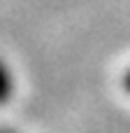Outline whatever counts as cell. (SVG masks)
<instances>
[{
  "mask_svg": "<svg viewBox=\"0 0 130 133\" xmlns=\"http://www.w3.org/2000/svg\"><path fill=\"white\" fill-rule=\"evenodd\" d=\"M9 96H12V75L0 61V105H5Z\"/></svg>",
  "mask_w": 130,
  "mask_h": 133,
  "instance_id": "obj_1",
  "label": "cell"
},
{
  "mask_svg": "<svg viewBox=\"0 0 130 133\" xmlns=\"http://www.w3.org/2000/svg\"><path fill=\"white\" fill-rule=\"evenodd\" d=\"M123 89H126V91L130 94V70L126 72V75H123Z\"/></svg>",
  "mask_w": 130,
  "mask_h": 133,
  "instance_id": "obj_2",
  "label": "cell"
},
{
  "mask_svg": "<svg viewBox=\"0 0 130 133\" xmlns=\"http://www.w3.org/2000/svg\"><path fill=\"white\" fill-rule=\"evenodd\" d=\"M0 133H12V131H0Z\"/></svg>",
  "mask_w": 130,
  "mask_h": 133,
  "instance_id": "obj_3",
  "label": "cell"
}]
</instances>
